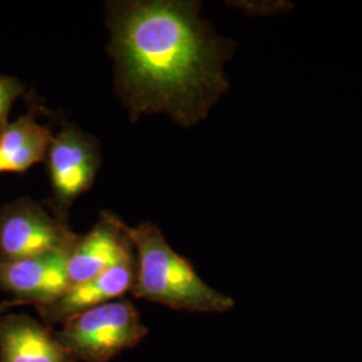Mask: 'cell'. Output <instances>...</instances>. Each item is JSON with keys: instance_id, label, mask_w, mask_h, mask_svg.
<instances>
[{"instance_id": "cell-1", "label": "cell", "mask_w": 362, "mask_h": 362, "mask_svg": "<svg viewBox=\"0 0 362 362\" xmlns=\"http://www.w3.org/2000/svg\"><path fill=\"white\" fill-rule=\"evenodd\" d=\"M115 90L132 121L164 115L185 129L204 121L227 93L236 50L192 0L106 1Z\"/></svg>"}, {"instance_id": "cell-2", "label": "cell", "mask_w": 362, "mask_h": 362, "mask_svg": "<svg viewBox=\"0 0 362 362\" xmlns=\"http://www.w3.org/2000/svg\"><path fill=\"white\" fill-rule=\"evenodd\" d=\"M136 258L130 294L169 309L192 313H224L235 306L233 298L207 285L188 259L176 252L161 230L151 221L127 224Z\"/></svg>"}, {"instance_id": "cell-3", "label": "cell", "mask_w": 362, "mask_h": 362, "mask_svg": "<svg viewBox=\"0 0 362 362\" xmlns=\"http://www.w3.org/2000/svg\"><path fill=\"white\" fill-rule=\"evenodd\" d=\"M146 336L148 327L127 298L83 311L55 333L77 362L112 361L122 351L136 348Z\"/></svg>"}, {"instance_id": "cell-4", "label": "cell", "mask_w": 362, "mask_h": 362, "mask_svg": "<svg viewBox=\"0 0 362 362\" xmlns=\"http://www.w3.org/2000/svg\"><path fill=\"white\" fill-rule=\"evenodd\" d=\"M52 199L46 203L52 214L70 223V209L78 197L86 194L103 164L100 141L77 124H64L46 156Z\"/></svg>"}, {"instance_id": "cell-5", "label": "cell", "mask_w": 362, "mask_h": 362, "mask_svg": "<svg viewBox=\"0 0 362 362\" xmlns=\"http://www.w3.org/2000/svg\"><path fill=\"white\" fill-rule=\"evenodd\" d=\"M79 235L70 223L31 197H19L0 206V259L21 260L66 251L70 252Z\"/></svg>"}, {"instance_id": "cell-6", "label": "cell", "mask_w": 362, "mask_h": 362, "mask_svg": "<svg viewBox=\"0 0 362 362\" xmlns=\"http://www.w3.org/2000/svg\"><path fill=\"white\" fill-rule=\"evenodd\" d=\"M70 252L57 251L21 260L0 259V293L8 297L13 308H42L55 302L71 285L67 272Z\"/></svg>"}, {"instance_id": "cell-7", "label": "cell", "mask_w": 362, "mask_h": 362, "mask_svg": "<svg viewBox=\"0 0 362 362\" xmlns=\"http://www.w3.org/2000/svg\"><path fill=\"white\" fill-rule=\"evenodd\" d=\"M134 255L127 224L113 212L103 211L89 233L79 235L67 272L71 285L88 281Z\"/></svg>"}, {"instance_id": "cell-8", "label": "cell", "mask_w": 362, "mask_h": 362, "mask_svg": "<svg viewBox=\"0 0 362 362\" xmlns=\"http://www.w3.org/2000/svg\"><path fill=\"white\" fill-rule=\"evenodd\" d=\"M136 275L134 255L88 281L73 284L65 293L47 306L37 308L39 317L47 326L65 324L70 318L130 293Z\"/></svg>"}, {"instance_id": "cell-9", "label": "cell", "mask_w": 362, "mask_h": 362, "mask_svg": "<svg viewBox=\"0 0 362 362\" xmlns=\"http://www.w3.org/2000/svg\"><path fill=\"white\" fill-rule=\"evenodd\" d=\"M0 362H77L50 326L26 313L0 315Z\"/></svg>"}, {"instance_id": "cell-10", "label": "cell", "mask_w": 362, "mask_h": 362, "mask_svg": "<svg viewBox=\"0 0 362 362\" xmlns=\"http://www.w3.org/2000/svg\"><path fill=\"white\" fill-rule=\"evenodd\" d=\"M52 132L40 124L35 112L10 122L0 136V175L25 173L46 160Z\"/></svg>"}, {"instance_id": "cell-11", "label": "cell", "mask_w": 362, "mask_h": 362, "mask_svg": "<svg viewBox=\"0 0 362 362\" xmlns=\"http://www.w3.org/2000/svg\"><path fill=\"white\" fill-rule=\"evenodd\" d=\"M25 93V85L19 78L0 74V136L10 124L8 116L16 100Z\"/></svg>"}, {"instance_id": "cell-12", "label": "cell", "mask_w": 362, "mask_h": 362, "mask_svg": "<svg viewBox=\"0 0 362 362\" xmlns=\"http://www.w3.org/2000/svg\"><path fill=\"white\" fill-rule=\"evenodd\" d=\"M0 294H1V293H0ZM13 306L11 305L10 300L0 298V315H1L3 313H7V310H10V309H13Z\"/></svg>"}]
</instances>
